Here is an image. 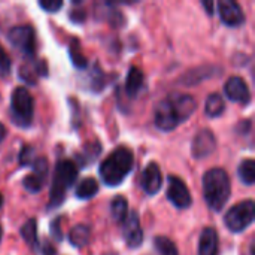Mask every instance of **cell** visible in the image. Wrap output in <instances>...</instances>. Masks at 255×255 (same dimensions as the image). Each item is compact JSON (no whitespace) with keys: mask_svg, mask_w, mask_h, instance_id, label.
Wrapping results in <instances>:
<instances>
[{"mask_svg":"<svg viewBox=\"0 0 255 255\" xmlns=\"http://www.w3.org/2000/svg\"><path fill=\"white\" fill-rule=\"evenodd\" d=\"M202 4H203V7L206 9V12H208L209 15L214 13V12H212V7H214V3H212V1H202Z\"/></svg>","mask_w":255,"mask_h":255,"instance_id":"33","label":"cell"},{"mask_svg":"<svg viewBox=\"0 0 255 255\" xmlns=\"http://www.w3.org/2000/svg\"><path fill=\"white\" fill-rule=\"evenodd\" d=\"M69 241L73 247L76 248H84L85 245H88L90 242V227L79 224L76 227H73L69 233Z\"/></svg>","mask_w":255,"mask_h":255,"instance_id":"17","label":"cell"},{"mask_svg":"<svg viewBox=\"0 0 255 255\" xmlns=\"http://www.w3.org/2000/svg\"><path fill=\"white\" fill-rule=\"evenodd\" d=\"M142 188L146 194L154 196L160 191L161 184H163V178H161V172L157 163H149L143 173H142V179H140Z\"/></svg>","mask_w":255,"mask_h":255,"instance_id":"14","label":"cell"},{"mask_svg":"<svg viewBox=\"0 0 255 255\" xmlns=\"http://www.w3.org/2000/svg\"><path fill=\"white\" fill-rule=\"evenodd\" d=\"M97 191H99V182L94 178H84L76 187V197L87 200L94 197Z\"/></svg>","mask_w":255,"mask_h":255,"instance_id":"18","label":"cell"},{"mask_svg":"<svg viewBox=\"0 0 255 255\" xmlns=\"http://www.w3.org/2000/svg\"><path fill=\"white\" fill-rule=\"evenodd\" d=\"M224 100L220 94L214 93L208 97L206 100V115H209L211 118H215V117H220L223 112H224Z\"/></svg>","mask_w":255,"mask_h":255,"instance_id":"20","label":"cell"},{"mask_svg":"<svg viewBox=\"0 0 255 255\" xmlns=\"http://www.w3.org/2000/svg\"><path fill=\"white\" fill-rule=\"evenodd\" d=\"M197 103L188 94H170L155 108V127L161 131H172L188 120L196 111Z\"/></svg>","mask_w":255,"mask_h":255,"instance_id":"1","label":"cell"},{"mask_svg":"<svg viewBox=\"0 0 255 255\" xmlns=\"http://www.w3.org/2000/svg\"><path fill=\"white\" fill-rule=\"evenodd\" d=\"M21 236L25 241L28 247H36L37 244V227H36V220H28L22 229H21Z\"/></svg>","mask_w":255,"mask_h":255,"instance_id":"24","label":"cell"},{"mask_svg":"<svg viewBox=\"0 0 255 255\" xmlns=\"http://www.w3.org/2000/svg\"><path fill=\"white\" fill-rule=\"evenodd\" d=\"M217 148V139L211 130H202L199 131L191 143V154L194 158H206L209 157Z\"/></svg>","mask_w":255,"mask_h":255,"instance_id":"9","label":"cell"},{"mask_svg":"<svg viewBox=\"0 0 255 255\" xmlns=\"http://www.w3.org/2000/svg\"><path fill=\"white\" fill-rule=\"evenodd\" d=\"M220 18L229 27H238L245 22V13L239 3L233 0H221L218 3Z\"/></svg>","mask_w":255,"mask_h":255,"instance_id":"11","label":"cell"},{"mask_svg":"<svg viewBox=\"0 0 255 255\" xmlns=\"http://www.w3.org/2000/svg\"><path fill=\"white\" fill-rule=\"evenodd\" d=\"M238 175L241 178V181L247 185H253L255 182V163L254 160L248 158L244 160L238 169Z\"/></svg>","mask_w":255,"mask_h":255,"instance_id":"21","label":"cell"},{"mask_svg":"<svg viewBox=\"0 0 255 255\" xmlns=\"http://www.w3.org/2000/svg\"><path fill=\"white\" fill-rule=\"evenodd\" d=\"M31 158H33V148L24 146L21 149V154H19V163L21 164H28V163H31Z\"/></svg>","mask_w":255,"mask_h":255,"instance_id":"27","label":"cell"},{"mask_svg":"<svg viewBox=\"0 0 255 255\" xmlns=\"http://www.w3.org/2000/svg\"><path fill=\"white\" fill-rule=\"evenodd\" d=\"M1 203H3V197H1V194H0V208H1Z\"/></svg>","mask_w":255,"mask_h":255,"instance_id":"35","label":"cell"},{"mask_svg":"<svg viewBox=\"0 0 255 255\" xmlns=\"http://www.w3.org/2000/svg\"><path fill=\"white\" fill-rule=\"evenodd\" d=\"M124 241L127 244V247L130 248H137L142 245L143 241V232L140 227V221L136 212H131L130 215H127V218L124 220Z\"/></svg>","mask_w":255,"mask_h":255,"instance_id":"12","label":"cell"},{"mask_svg":"<svg viewBox=\"0 0 255 255\" xmlns=\"http://www.w3.org/2000/svg\"><path fill=\"white\" fill-rule=\"evenodd\" d=\"M69 54H70L72 63H73L78 69H85V67L88 66V60H87V57L82 54L81 46H79V42H78L76 39H73V40L70 42Z\"/></svg>","mask_w":255,"mask_h":255,"instance_id":"22","label":"cell"},{"mask_svg":"<svg viewBox=\"0 0 255 255\" xmlns=\"http://www.w3.org/2000/svg\"><path fill=\"white\" fill-rule=\"evenodd\" d=\"M36 70H37V73H39V75L46 76V72H48V69H46V63H45L43 60H40V63H37V64H36Z\"/></svg>","mask_w":255,"mask_h":255,"instance_id":"30","label":"cell"},{"mask_svg":"<svg viewBox=\"0 0 255 255\" xmlns=\"http://www.w3.org/2000/svg\"><path fill=\"white\" fill-rule=\"evenodd\" d=\"M218 235L212 227H206L200 235L199 255H218Z\"/></svg>","mask_w":255,"mask_h":255,"instance_id":"15","label":"cell"},{"mask_svg":"<svg viewBox=\"0 0 255 255\" xmlns=\"http://www.w3.org/2000/svg\"><path fill=\"white\" fill-rule=\"evenodd\" d=\"M33 112H34V100L31 94L24 87L15 88L10 96L12 121L19 127H28L33 120Z\"/></svg>","mask_w":255,"mask_h":255,"instance_id":"5","label":"cell"},{"mask_svg":"<svg viewBox=\"0 0 255 255\" xmlns=\"http://www.w3.org/2000/svg\"><path fill=\"white\" fill-rule=\"evenodd\" d=\"M39 6L46 12H57L63 6V1L61 0H42L39 1Z\"/></svg>","mask_w":255,"mask_h":255,"instance_id":"26","label":"cell"},{"mask_svg":"<svg viewBox=\"0 0 255 255\" xmlns=\"http://www.w3.org/2000/svg\"><path fill=\"white\" fill-rule=\"evenodd\" d=\"M78 178V169L76 164L70 160H61L55 166L54 179L49 191V208H58L64 197L67 188H70Z\"/></svg>","mask_w":255,"mask_h":255,"instance_id":"4","label":"cell"},{"mask_svg":"<svg viewBox=\"0 0 255 255\" xmlns=\"http://www.w3.org/2000/svg\"><path fill=\"white\" fill-rule=\"evenodd\" d=\"M127 212H128L127 200L123 196H117L111 202V215H112V218L115 221H118V223H124V220L127 218Z\"/></svg>","mask_w":255,"mask_h":255,"instance_id":"19","label":"cell"},{"mask_svg":"<svg viewBox=\"0 0 255 255\" xmlns=\"http://www.w3.org/2000/svg\"><path fill=\"white\" fill-rule=\"evenodd\" d=\"M226 96L236 103H242V105H248L251 102V93L250 88L247 85V82L241 78V76H233L227 81L226 87H224Z\"/></svg>","mask_w":255,"mask_h":255,"instance_id":"13","label":"cell"},{"mask_svg":"<svg viewBox=\"0 0 255 255\" xmlns=\"http://www.w3.org/2000/svg\"><path fill=\"white\" fill-rule=\"evenodd\" d=\"M133 163V152L127 146H118L109 154L106 160H103V163L99 167V175L106 185H120L124 181V178L131 172Z\"/></svg>","mask_w":255,"mask_h":255,"instance_id":"2","label":"cell"},{"mask_svg":"<svg viewBox=\"0 0 255 255\" xmlns=\"http://www.w3.org/2000/svg\"><path fill=\"white\" fill-rule=\"evenodd\" d=\"M0 239H1V229H0Z\"/></svg>","mask_w":255,"mask_h":255,"instance_id":"36","label":"cell"},{"mask_svg":"<svg viewBox=\"0 0 255 255\" xmlns=\"http://www.w3.org/2000/svg\"><path fill=\"white\" fill-rule=\"evenodd\" d=\"M250 127H251V123H250V121H244V123H241V124L238 126V131H239V133H248Z\"/></svg>","mask_w":255,"mask_h":255,"instance_id":"31","label":"cell"},{"mask_svg":"<svg viewBox=\"0 0 255 255\" xmlns=\"http://www.w3.org/2000/svg\"><path fill=\"white\" fill-rule=\"evenodd\" d=\"M255 203L253 200H245L233 206L224 217L227 229L233 233H241L254 223Z\"/></svg>","mask_w":255,"mask_h":255,"instance_id":"6","label":"cell"},{"mask_svg":"<svg viewBox=\"0 0 255 255\" xmlns=\"http://www.w3.org/2000/svg\"><path fill=\"white\" fill-rule=\"evenodd\" d=\"M46 175H48V161L46 158H37L34 163H33V173L27 175L24 179H22V185L27 191L30 193H37L40 191V188L43 187L45 184V179H46Z\"/></svg>","mask_w":255,"mask_h":255,"instance_id":"10","label":"cell"},{"mask_svg":"<svg viewBox=\"0 0 255 255\" xmlns=\"http://www.w3.org/2000/svg\"><path fill=\"white\" fill-rule=\"evenodd\" d=\"M4 136H6V130H4V126L0 123V142L4 139Z\"/></svg>","mask_w":255,"mask_h":255,"instance_id":"34","label":"cell"},{"mask_svg":"<svg viewBox=\"0 0 255 255\" xmlns=\"http://www.w3.org/2000/svg\"><path fill=\"white\" fill-rule=\"evenodd\" d=\"M142 87H143V73H142V70L134 67V66L130 67L128 73H127V79H126V93L130 97H136Z\"/></svg>","mask_w":255,"mask_h":255,"instance_id":"16","label":"cell"},{"mask_svg":"<svg viewBox=\"0 0 255 255\" xmlns=\"http://www.w3.org/2000/svg\"><path fill=\"white\" fill-rule=\"evenodd\" d=\"M60 223H61V218H55L51 223V235L57 241H61V238H63V233H61V229H60Z\"/></svg>","mask_w":255,"mask_h":255,"instance_id":"28","label":"cell"},{"mask_svg":"<svg viewBox=\"0 0 255 255\" xmlns=\"http://www.w3.org/2000/svg\"><path fill=\"white\" fill-rule=\"evenodd\" d=\"M42 254L43 255H55V250L46 242V244H43V248H42Z\"/></svg>","mask_w":255,"mask_h":255,"instance_id":"32","label":"cell"},{"mask_svg":"<svg viewBox=\"0 0 255 255\" xmlns=\"http://www.w3.org/2000/svg\"><path fill=\"white\" fill-rule=\"evenodd\" d=\"M85 18H87V13H85L84 9H76V10L73 9V10L70 12V19H72L73 22H84Z\"/></svg>","mask_w":255,"mask_h":255,"instance_id":"29","label":"cell"},{"mask_svg":"<svg viewBox=\"0 0 255 255\" xmlns=\"http://www.w3.org/2000/svg\"><path fill=\"white\" fill-rule=\"evenodd\" d=\"M7 37L9 42L15 48H18L24 55L33 57L36 48V37H34V30L30 25H16L10 28Z\"/></svg>","mask_w":255,"mask_h":255,"instance_id":"7","label":"cell"},{"mask_svg":"<svg viewBox=\"0 0 255 255\" xmlns=\"http://www.w3.org/2000/svg\"><path fill=\"white\" fill-rule=\"evenodd\" d=\"M230 178L223 169H211L203 176V196L208 206L220 212L230 199Z\"/></svg>","mask_w":255,"mask_h":255,"instance_id":"3","label":"cell"},{"mask_svg":"<svg viewBox=\"0 0 255 255\" xmlns=\"http://www.w3.org/2000/svg\"><path fill=\"white\" fill-rule=\"evenodd\" d=\"M154 247H155V250L158 251L160 255H179L175 242H172L169 238L157 236L154 239Z\"/></svg>","mask_w":255,"mask_h":255,"instance_id":"23","label":"cell"},{"mask_svg":"<svg viewBox=\"0 0 255 255\" xmlns=\"http://www.w3.org/2000/svg\"><path fill=\"white\" fill-rule=\"evenodd\" d=\"M166 194H167V199L179 209L190 208V205L193 202L188 187L178 176H169V187H167Z\"/></svg>","mask_w":255,"mask_h":255,"instance_id":"8","label":"cell"},{"mask_svg":"<svg viewBox=\"0 0 255 255\" xmlns=\"http://www.w3.org/2000/svg\"><path fill=\"white\" fill-rule=\"evenodd\" d=\"M10 72V58L0 45V76H7Z\"/></svg>","mask_w":255,"mask_h":255,"instance_id":"25","label":"cell"}]
</instances>
